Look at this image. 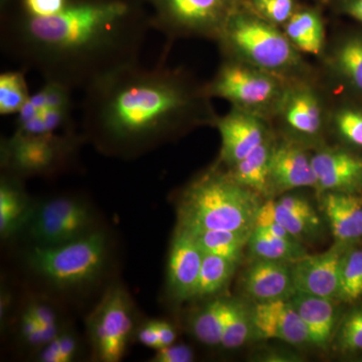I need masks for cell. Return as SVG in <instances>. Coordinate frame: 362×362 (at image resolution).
<instances>
[{"instance_id": "41", "label": "cell", "mask_w": 362, "mask_h": 362, "mask_svg": "<svg viewBox=\"0 0 362 362\" xmlns=\"http://www.w3.org/2000/svg\"><path fill=\"white\" fill-rule=\"evenodd\" d=\"M13 292L6 284H1L0 290V326L1 331L6 332L9 324L13 321Z\"/></svg>"}, {"instance_id": "30", "label": "cell", "mask_w": 362, "mask_h": 362, "mask_svg": "<svg viewBox=\"0 0 362 362\" xmlns=\"http://www.w3.org/2000/svg\"><path fill=\"white\" fill-rule=\"evenodd\" d=\"M251 311L239 300L228 299L225 330L221 346L225 349H237L254 337Z\"/></svg>"}, {"instance_id": "14", "label": "cell", "mask_w": 362, "mask_h": 362, "mask_svg": "<svg viewBox=\"0 0 362 362\" xmlns=\"http://www.w3.org/2000/svg\"><path fill=\"white\" fill-rule=\"evenodd\" d=\"M345 252V246L335 244L327 252L313 256L307 254L293 263L292 279L296 292L337 299Z\"/></svg>"}, {"instance_id": "33", "label": "cell", "mask_w": 362, "mask_h": 362, "mask_svg": "<svg viewBox=\"0 0 362 362\" xmlns=\"http://www.w3.org/2000/svg\"><path fill=\"white\" fill-rule=\"evenodd\" d=\"M362 298V250H349L340 267L339 290L337 300L354 303Z\"/></svg>"}, {"instance_id": "4", "label": "cell", "mask_w": 362, "mask_h": 362, "mask_svg": "<svg viewBox=\"0 0 362 362\" xmlns=\"http://www.w3.org/2000/svg\"><path fill=\"white\" fill-rule=\"evenodd\" d=\"M113 258V244L103 228L58 246L26 247L23 265L54 294L87 293L103 282Z\"/></svg>"}, {"instance_id": "2", "label": "cell", "mask_w": 362, "mask_h": 362, "mask_svg": "<svg viewBox=\"0 0 362 362\" xmlns=\"http://www.w3.org/2000/svg\"><path fill=\"white\" fill-rule=\"evenodd\" d=\"M143 26L126 2H80L47 18L28 14L7 37L11 51L47 81L71 88L137 61Z\"/></svg>"}, {"instance_id": "36", "label": "cell", "mask_w": 362, "mask_h": 362, "mask_svg": "<svg viewBox=\"0 0 362 362\" xmlns=\"http://www.w3.org/2000/svg\"><path fill=\"white\" fill-rule=\"evenodd\" d=\"M246 4L259 18L283 28L297 11L296 0H247Z\"/></svg>"}, {"instance_id": "25", "label": "cell", "mask_w": 362, "mask_h": 362, "mask_svg": "<svg viewBox=\"0 0 362 362\" xmlns=\"http://www.w3.org/2000/svg\"><path fill=\"white\" fill-rule=\"evenodd\" d=\"M274 145L275 141L270 136L249 156L232 168H228L226 175L243 187L250 188L263 197L270 194L269 177Z\"/></svg>"}, {"instance_id": "38", "label": "cell", "mask_w": 362, "mask_h": 362, "mask_svg": "<svg viewBox=\"0 0 362 362\" xmlns=\"http://www.w3.org/2000/svg\"><path fill=\"white\" fill-rule=\"evenodd\" d=\"M194 361V352L187 344H173L156 350L154 356L150 359L152 362H192Z\"/></svg>"}, {"instance_id": "31", "label": "cell", "mask_w": 362, "mask_h": 362, "mask_svg": "<svg viewBox=\"0 0 362 362\" xmlns=\"http://www.w3.org/2000/svg\"><path fill=\"white\" fill-rule=\"evenodd\" d=\"M13 320L14 337L18 346L30 352L33 356L54 338L42 327L25 303L21 305L20 311L16 312Z\"/></svg>"}, {"instance_id": "17", "label": "cell", "mask_w": 362, "mask_h": 362, "mask_svg": "<svg viewBox=\"0 0 362 362\" xmlns=\"http://www.w3.org/2000/svg\"><path fill=\"white\" fill-rule=\"evenodd\" d=\"M317 188L324 192L356 194L362 189V158L345 150L319 149L312 154Z\"/></svg>"}, {"instance_id": "13", "label": "cell", "mask_w": 362, "mask_h": 362, "mask_svg": "<svg viewBox=\"0 0 362 362\" xmlns=\"http://www.w3.org/2000/svg\"><path fill=\"white\" fill-rule=\"evenodd\" d=\"M220 132V160L228 168L244 159L271 136L268 120L251 112L232 108L214 120Z\"/></svg>"}, {"instance_id": "42", "label": "cell", "mask_w": 362, "mask_h": 362, "mask_svg": "<svg viewBox=\"0 0 362 362\" xmlns=\"http://www.w3.org/2000/svg\"><path fill=\"white\" fill-rule=\"evenodd\" d=\"M153 322L157 332H158L159 338H160L162 347L168 346L176 341L177 331L173 323L162 320V319H153Z\"/></svg>"}, {"instance_id": "39", "label": "cell", "mask_w": 362, "mask_h": 362, "mask_svg": "<svg viewBox=\"0 0 362 362\" xmlns=\"http://www.w3.org/2000/svg\"><path fill=\"white\" fill-rule=\"evenodd\" d=\"M28 16L47 18L61 13L68 4L66 0H23Z\"/></svg>"}, {"instance_id": "34", "label": "cell", "mask_w": 362, "mask_h": 362, "mask_svg": "<svg viewBox=\"0 0 362 362\" xmlns=\"http://www.w3.org/2000/svg\"><path fill=\"white\" fill-rule=\"evenodd\" d=\"M28 85L21 71H6L0 76V114L18 113L28 100Z\"/></svg>"}, {"instance_id": "7", "label": "cell", "mask_w": 362, "mask_h": 362, "mask_svg": "<svg viewBox=\"0 0 362 362\" xmlns=\"http://www.w3.org/2000/svg\"><path fill=\"white\" fill-rule=\"evenodd\" d=\"M137 309L129 292L114 283L86 319L88 341L94 361L119 362L125 356L139 325Z\"/></svg>"}, {"instance_id": "20", "label": "cell", "mask_w": 362, "mask_h": 362, "mask_svg": "<svg viewBox=\"0 0 362 362\" xmlns=\"http://www.w3.org/2000/svg\"><path fill=\"white\" fill-rule=\"evenodd\" d=\"M290 301L308 331L310 344L327 349L337 324L334 300L296 292Z\"/></svg>"}, {"instance_id": "28", "label": "cell", "mask_w": 362, "mask_h": 362, "mask_svg": "<svg viewBox=\"0 0 362 362\" xmlns=\"http://www.w3.org/2000/svg\"><path fill=\"white\" fill-rule=\"evenodd\" d=\"M252 232L243 230H204L188 233L204 254L214 255L240 263Z\"/></svg>"}, {"instance_id": "16", "label": "cell", "mask_w": 362, "mask_h": 362, "mask_svg": "<svg viewBox=\"0 0 362 362\" xmlns=\"http://www.w3.org/2000/svg\"><path fill=\"white\" fill-rule=\"evenodd\" d=\"M250 311L256 337L292 345L310 344L308 331L290 299L259 302Z\"/></svg>"}, {"instance_id": "10", "label": "cell", "mask_w": 362, "mask_h": 362, "mask_svg": "<svg viewBox=\"0 0 362 362\" xmlns=\"http://www.w3.org/2000/svg\"><path fill=\"white\" fill-rule=\"evenodd\" d=\"M243 0H154L159 25L173 35L218 39L228 16Z\"/></svg>"}, {"instance_id": "18", "label": "cell", "mask_w": 362, "mask_h": 362, "mask_svg": "<svg viewBox=\"0 0 362 362\" xmlns=\"http://www.w3.org/2000/svg\"><path fill=\"white\" fill-rule=\"evenodd\" d=\"M292 264L255 259L243 276V289L247 297L259 302L289 300L296 293L292 279Z\"/></svg>"}, {"instance_id": "3", "label": "cell", "mask_w": 362, "mask_h": 362, "mask_svg": "<svg viewBox=\"0 0 362 362\" xmlns=\"http://www.w3.org/2000/svg\"><path fill=\"white\" fill-rule=\"evenodd\" d=\"M263 195L211 169L190 182L176 201V230L252 232Z\"/></svg>"}, {"instance_id": "9", "label": "cell", "mask_w": 362, "mask_h": 362, "mask_svg": "<svg viewBox=\"0 0 362 362\" xmlns=\"http://www.w3.org/2000/svg\"><path fill=\"white\" fill-rule=\"evenodd\" d=\"M78 138L64 135H25L14 133L1 145V165L9 175L33 176L51 175L68 165L77 149Z\"/></svg>"}, {"instance_id": "23", "label": "cell", "mask_w": 362, "mask_h": 362, "mask_svg": "<svg viewBox=\"0 0 362 362\" xmlns=\"http://www.w3.org/2000/svg\"><path fill=\"white\" fill-rule=\"evenodd\" d=\"M326 68L342 85L362 94V35L340 40L328 52Z\"/></svg>"}, {"instance_id": "40", "label": "cell", "mask_w": 362, "mask_h": 362, "mask_svg": "<svg viewBox=\"0 0 362 362\" xmlns=\"http://www.w3.org/2000/svg\"><path fill=\"white\" fill-rule=\"evenodd\" d=\"M135 341L156 351L161 349L160 338L154 325L153 319L139 323L135 332Z\"/></svg>"}, {"instance_id": "21", "label": "cell", "mask_w": 362, "mask_h": 362, "mask_svg": "<svg viewBox=\"0 0 362 362\" xmlns=\"http://www.w3.org/2000/svg\"><path fill=\"white\" fill-rule=\"evenodd\" d=\"M35 202L21 187L18 176L6 175L0 182V237L7 240L23 235Z\"/></svg>"}, {"instance_id": "8", "label": "cell", "mask_w": 362, "mask_h": 362, "mask_svg": "<svg viewBox=\"0 0 362 362\" xmlns=\"http://www.w3.org/2000/svg\"><path fill=\"white\" fill-rule=\"evenodd\" d=\"M101 228L99 216L89 202L59 195L35 202L21 235L30 246L52 247L80 239Z\"/></svg>"}, {"instance_id": "24", "label": "cell", "mask_w": 362, "mask_h": 362, "mask_svg": "<svg viewBox=\"0 0 362 362\" xmlns=\"http://www.w3.org/2000/svg\"><path fill=\"white\" fill-rule=\"evenodd\" d=\"M282 28L298 52L313 56L322 54L325 47V26L318 9L298 7Z\"/></svg>"}, {"instance_id": "15", "label": "cell", "mask_w": 362, "mask_h": 362, "mask_svg": "<svg viewBox=\"0 0 362 362\" xmlns=\"http://www.w3.org/2000/svg\"><path fill=\"white\" fill-rule=\"evenodd\" d=\"M269 187L271 194H284L296 188H317L312 156L304 145L287 139L274 145L272 153Z\"/></svg>"}, {"instance_id": "19", "label": "cell", "mask_w": 362, "mask_h": 362, "mask_svg": "<svg viewBox=\"0 0 362 362\" xmlns=\"http://www.w3.org/2000/svg\"><path fill=\"white\" fill-rule=\"evenodd\" d=\"M322 207L337 244L346 246L362 238V199L356 194L324 192Z\"/></svg>"}, {"instance_id": "26", "label": "cell", "mask_w": 362, "mask_h": 362, "mask_svg": "<svg viewBox=\"0 0 362 362\" xmlns=\"http://www.w3.org/2000/svg\"><path fill=\"white\" fill-rule=\"evenodd\" d=\"M228 299L216 297L189 317L188 328L192 337L206 346H221L225 330Z\"/></svg>"}, {"instance_id": "1", "label": "cell", "mask_w": 362, "mask_h": 362, "mask_svg": "<svg viewBox=\"0 0 362 362\" xmlns=\"http://www.w3.org/2000/svg\"><path fill=\"white\" fill-rule=\"evenodd\" d=\"M204 87L180 71L124 64L86 86L88 139L108 156L133 157L216 120Z\"/></svg>"}, {"instance_id": "29", "label": "cell", "mask_w": 362, "mask_h": 362, "mask_svg": "<svg viewBox=\"0 0 362 362\" xmlns=\"http://www.w3.org/2000/svg\"><path fill=\"white\" fill-rule=\"evenodd\" d=\"M238 264L211 254H204L194 300H209L228 285Z\"/></svg>"}, {"instance_id": "43", "label": "cell", "mask_w": 362, "mask_h": 362, "mask_svg": "<svg viewBox=\"0 0 362 362\" xmlns=\"http://www.w3.org/2000/svg\"><path fill=\"white\" fill-rule=\"evenodd\" d=\"M337 4L342 13L362 23V0H337Z\"/></svg>"}, {"instance_id": "35", "label": "cell", "mask_w": 362, "mask_h": 362, "mask_svg": "<svg viewBox=\"0 0 362 362\" xmlns=\"http://www.w3.org/2000/svg\"><path fill=\"white\" fill-rule=\"evenodd\" d=\"M331 124L335 133L354 146L362 147V110L342 107L331 115Z\"/></svg>"}, {"instance_id": "5", "label": "cell", "mask_w": 362, "mask_h": 362, "mask_svg": "<svg viewBox=\"0 0 362 362\" xmlns=\"http://www.w3.org/2000/svg\"><path fill=\"white\" fill-rule=\"evenodd\" d=\"M228 58L284 78L302 80L307 68L282 28L272 25L242 2L228 16L218 39Z\"/></svg>"}, {"instance_id": "12", "label": "cell", "mask_w": 362, "mask_h": 362, "mask_svg": "<svg viewBox=\"0 0 362 362\" xmlns=\"http://www.w3.org/2000/svg\"><path fill=\"white\" fill-rule=\"evenodd\" d=\"M204 252L183 230L173 233L166 264L165 294L171 303L194 300Z\"/></svg>"}, {"instance_id": "27", "label": "cell", "mask_w": 362, "mask_h": 362, "mask_svg": "<svg viewBox=\"0 0 362 362\" xmlns=\"http://www.w3.org/2000/svg\"><path fill=\"white\" fill-rule=\"evenodd\" d=\"M249 251L255 259H270L293 264L306 256L303 245L296 240H288L255 228L247 242Z\"/></svg>"}, {"instance_id": "6", "label": "cell", "mask_w": 362, "mask_h": 362, "mask_svg": "<svg viewBox=\"0 0 362 362\" xmlns=\"http://www.w3.org/2000/svg\"><path fill=\"white\" fill-rule=\"evenodd\" d=\"M288 84V81L269 71L228 58L211 82L204 85V92L209 98L226 100L233 108L269 120L277 113Z\"/></svg>"}, {"instance_id": "37", "label": "cell", "mask_w": 362, "mask_h": 362, "mask_svg": "<svg viewBox=\"0 0 362 362\" xmlns=\"http://www.w3.org/2000/svg\"><path fill=\"white\" fill-rule=\"evenodd\" d=\"M337 346L342 354L362 351V308L349 312L337 331Z\"/></svg>"}, {"instance_id": "22", "label": "cell", "mask_w": 362, "mask_h": 362, "mask_svg": "<svg viewBox=\"0 0 362 362\" xmlns=\"http://www.w3.org/2000/svg\"><path fill=\"white\" fill-rule=\"evenodd\" d=\"M273 209L279 223L299 242L302 243L320 230V218L303 197L283 195L280 199H273Z\"/></svg>"}, {"instance_id": "11", "label": "cell", "mask_w": 362, "mask_h": 362, "mask_svg": "<svg viewBox=\"0 0 362 362\" xmlns=\"http://www.w3.org/2000/svg\"><path fill=\"white\" fill-rule=\"evenodd\" d=\"M275 117L291 136L301 143L318 139L325 126V108L322 98L311 84L302 80L289 82Z\"/></svg>"}, {"instance_id": "32", "label": "cell", "mask_w": 362, "mask_h": 362, "mask_svg": "<svg viewBox=\"0 0 362 362\" xmlns=\"http://www.w3.org/2000/svg\"><path fill=\"white\" fill-rule=\"evenodd\" d=\"M84 343L78 331L66 324L61 332L35 356L39 362H74L82 358Z\"/></svg>"}]
</instances>
